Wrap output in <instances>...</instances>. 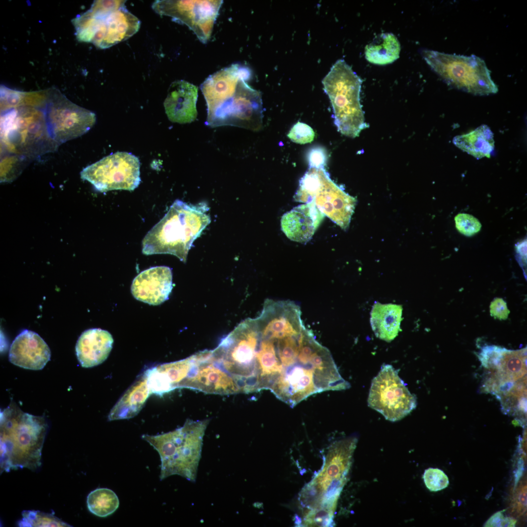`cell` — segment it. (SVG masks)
<instances>
[{
    "mask_svg": "<svg viewBox=\"0 0 527 527\" xmlns=\"http://www.w3.org/2000/svg\"><path fill=\"white\" fill-rule=\"evenodd\" d=\"M192 364V355L183 360L162 364L145 372L151 394L162 395L177 388L187 376Z\"/></svg>",
    "mask_w": 527,
    "mask_h": 527,
    "instance_id": "obj_24",
    "label": "cell"
},
{
    "mask_svg": "<svg viewBox=\"0 0 527 527\" xmlns=\"http://www.w3.org/2000/svg\"><path fill=\"white\" fill-rule=\"evenodd\" d=\"M358 438L351 436L328 448L324 466L299 495L303 523L307 527L331 525L337 501L346 483Z\"/></svg>",
    "mask_w": 527,
    "mask_h": 527,
    "instance_id": "obj_2",
    "label": "cell"
},
{
    "mask_svg": "<svg viewBox=\"0 0 527 527\" xmlns=\"http://www.w3.org/2000/svg\"><path fill=\"white\" fill-rule=\"evenodd\" d=\"M150 394L144 372L113 407L108 414V420L128 419L135 417L142 409Z\"/></svg>",
    "mask_w": 527,
    "mask_h": 527,
    "instance_id": "obj_25",
    "label": "cell"
},
{
    "mask_svg": "<svg viewBox=\"0 0 527 527\" xmlns=\"http://www.w3.org/2000/svg\"><path fill=\"white\" fill-rule=\"evenodd\" d=\"M42 110L53 140L60 146L87 133L96 121L95 114L72 102L55 88L46 90Z\"/></svg>",
    "mask_w": 527,
    "mask_h": 527,
    "instance_id": "obj_14",
    "label": "cell"
},
{
    "mask_svg": "<svg viewBox=\"0 0 527 527\" xmlns=\"http://www.w3.org/2000/svg\"><path fill=\"white\" fill-rule=\"evenodd\" d=\"M26 92L13 90L4 85L0 86V112L23 105Z\"/></svg>",
    "mask_w": 527,
    "mask_h": 527,
    "instance_id": "obj_32",
    "label": "cell"
},
{
    "mask_svg": "<svg viewBox=\"0 0 527 527\" xmlns=\"http://www.w3.org/2000/svg\"><path fill=\"white\" fill-rule=\"evenodd\" d=\"M420 53L431 69L450 86L475 95L497 93L490 71L481 58L428 49H422Z\"/></svg>",
    "mask_w": 527,
    "mask_h": 527,
    "instance_id": "obj_11",
    "label": "cell"
},
{
    "mask_svg": "<svg viewBox=\"0 0 527 527\" xmlns=\"http://www.w3.org/2000/svg\"><path fill=\"white\" fill-rule=\"evenodd\" d=\"M294 199L313 203L323 214L344 229L349 224L356 202L331 180L324 169L315 168H309L301 178Z\"/></svg>",
    "mask_w": 527,
    "mask_h": 527,
    "instance_id": "obj_12",
    "label": "cell"
},
{
    "mask_svg": "<svg viewBox=\"0 0 527 527\" xmlns=\"http://www.w3.org/2000/svg\"><path fill=\"white\" fill-rule=\"evenodd\" d=\"M322 83L331 102L338 131L348 137L358 136L368 126L360 102L361 79L344 60L340 59Z\"/></svg>",
    "mask_w": 527,
    "mask_h": 527,
    "instance_id": "obj_9",
    "label": "cell"
},
{
    "mask_svg": "<svg viewBox=\"0 0 527 527\" xmlns=\"http://www.w3.org/2000/svg\"><path fill=\"white\" fill-rule=\"evenodd\" d=\"M402 305L375 303L370 313V324L377 337L390 342L398 335L402 320Z\"/></svg>",
    "mask_w": 527,
    "mask_h": 527,
    "instance_id": "obj_26",
    "label": "cell"
},
{
    "mask_svg": "<svg viewBox=\"0 0 527 527\" xmlns=\"http://www.w3.org/2000/svg\"><path fill=\"white\" fill-rule=\"evenodd\" d=\"M454 220L457 230L466 236L474 235L481 228L482 225L479 220L468 214H458L455 216Z\"/></svg>",
    "mask_w": 527,
    "mask_h": 527,
    "instance_id": "obj_33",
    "label": "cell"
},
{
    "mask_svg": "<svg viewBox=\"0 0 527 527\" xmlns=\"http://www.w3.org/2000/svg\"><path fill=\"white\" fill-rule=\"evenodd\" d=\"M48 425L44 416L22 411L11 401L0 413V470L38 469Z\"/></svg>",
    "mask_w": 527,
    "mask_h": 527,
    "instance_id": "obj_4",
    "label": "cell"
},
{
    "mask_svg": "<svg viewBox=\"0 0 527 527\" xmlns=\"http://www.w3.org/2000/svg\"><path fill=\"white\" fill-rule=\"evenodd\" d=\"M489 311L491 316L499 320L507 319L510 313L507 303L501 298H495L491 302Z\"/></svg>",
    "mask_w": 527,
    "mask_h": 527,
    "instance_id": "obj_36",
    "label": "cell"
},
{
    "mask_svg": "<svg viewBox=\"0 0 527 527\" xmlns=\"http://www.w3.org/2000/svg\"><path fill=\"white\" fill-rule=\"evenodd\" d=\"M170 268L158 266L146 269L133 280L131 293L137 300L150 305H159L168 298L172 289Z\"/></svg>",
    "mask_w": 527,
    "mask_h": 527,
    "instance_id": "obj_19",
    "label": "cell"
},
{
    "mask_svg": "<svg viewBox=\"0 0 527 527\" xmlns=\"http://www.w3.org/2000/svg\"><path fill=\"white\" fill-rule=\"evenodd\" d=\"M258 339L255 319L247 318L213 350L216 361L234 378L242 393L258 392L256 362Z\"/></svg>",
    "mask_w": 527,
    "mask_h": 527,
    "instance_id": "obj_10",
    "label": "cell"
},
{
    "mask_svg": "<svg viewBox=\"0 0 527 527\" xmlns=\"http://www.w3.org/2000/svg\"><path fill=\"white\" fill-rule=\"evenodd\" d=\"M209 422V419L195 421L187 419L182 426L173 431L142 436L160 455L161 481L178 475L190 481H195L203 437Z\"/></svg>",
    "mask_w": 527,
    "mask_h": 527,
    "instance_id": "obj_6",
    "label": "cell"
},
{
    "mask_svg": "<svg viewBox=\"0 0 527 527\" xmlns=\"http://www.w3.org/2000/svg\"><path fill=\"white\" fill-rule=\"evenodd\" d=\"M22 518L18 522L20 527H71L53 514L39 510H23Z\"/></svg>",
    "mask_w": 527,
    "mask_h": 527,
    "instance_id": "obj_30",
    "label": "cell"
},
{
    "mask_svg": "<svg viewBox=\"0 0 527 527\" xmlns=\"http://www.w3.org/2000/svg\"><path fill=\"white\" fill-rule=\"evenodd\" d=\"M505 509L493 514L486 522L484 527H515L516 520L513 518L505 517L504 512Z\"/></svg>",
    "mask_w": 527,
    "mask_h": 527,
    "instance_id": "obj_37",
    "label": "cell"
},
{
    "mask_svg": "<svg viewBox=\"0 0 527 527\" xmlns=\"http://www.w3.org/2000/svg\"><path fill=\"white\" fill-rule=\"evenodd\" d=\"M123 0H96L90 8L73 20L81 41L105 49L137 33L141 21L126 8Z\"/></svg>",
    "mask_w": 527,
    "mask_h": 527,
    "instance_id": "obj_8",
    "label": "cell"
},
{
    "mask_svg": "<svg viewBox=\"0 0 527 527\" xmlns=\"http://www.w3.org/2000/svg\"><path fill=\"white\" fill-rule=\"evenodd\" d=\"M400 51L401 45L397 37L392 33H385L377 36L365 47V54L368 62L384 65L397 60Z\"/></svg>",
    "mask_w": 527,
    "mask_h": 527,
    "instance_id": "obj_28",
    "label": "cell"
},
{
    "mask_svg": "<svg viewBox=\"0 0 527 527\" xmlns=\"http://www.w3.org/2000/svg\"><path fill=\"white\" fill-rule=\"evenodd\" d=\"M113 339L107 331L90 328L83 331L78 338L75 350L82 367L89 368L103 363L112 348Z\"/></svg>",
    "mask_w": 527,
    "mask_h": 527,
    "instance_id": "obj_23",
    "label": "cell"
},
{
    "mask_svg": "<svg viewBox=\"0 0 527 527\" xmlns=\"http://www.w3.org/2000/svg\"><path fill=\"white\" fill-rule=\"evenodd\" d=\"M198 87L184 80L173 82L163 105L168 119L179 123H190L197 116Z\"/></svg>",
    "mask_w": 527,
    "mask_h": 527,
    "instance_id": "obj_21",
    "label": "cell"
},
{
    "mask_svg": "<svg viewBox=\"0 0 527 527\" xmlns=\"http://www.w3.org/2000/svg\"><path fill=\"white\" fill-rule=\"evenodd\" d=\"M486 370L482 391L496 397L506 395L526 382L527 348L512 350L496 345L483 346L478 354Z\"/></svg>",
    "mask_w": 527,
    "mask_h": 527,
    "instance_id": "obj_13",
    "label": "cell"
},
{
    "mask_svg": "<svg viewBox=\"0 0 527 527\" xmlns=\"http://www.w3.org/2000/svg\"><path fill=\"white\" fill-rule=\"evenodd\" d=\"M324 215L312 202L300 205L283 216L282 229L291 240L304 243L311 239Z\"/></svg>",
    "mask_w": 527,
    "mask_h": 527,
    "instance_id": "obj_22",
    "label": "cell"
},
{
    "mask_svg": "<svg viewBox=\"0 0 527 527\" xmlns=\"http://www.w3.org/2000/svg\"><path fill=\"white\" fill-rule=\"evenodd\" d=\"M255 322L258 331V391L269 390L281 400L293 359L295 315L290 308L284 307Z\"/></svg>",
    "mask_w": 527,
    "mask_h": 527,
    "instance_id": "obj_3",
    "label": "cell"
},
{
    "mask_svg": "<svg viewBox=\"0 0 527 527\" xmlns=\"http://www.w3.org/2000/svg\"><path fill=\"white\" fill-rule=\"evenodd\" d=\"M86 503L91 513L101 518L112 514L120 505L116 494L107 488H99L92 491L87 497Z\"/></svg>",
    "mask_w": 527,
    "mask_h": 527,
    "instance_id": "obj_29",
    "label": "cell"
},
{
    "mask_svg": "<svg viewBox=\"0 0 527 527\" xmlns=\"http://www.w3.org/2000/svg\"><path fill=\"white\" fill-rule=\"evenodd\" d=\"M245 67L234 64L209 76L201 89L206 102V124L212 127L232 125L254 131L263 126L261 94L246 83Z\"/></svg>",
    "mask_w": 527,
    "mask_h": 527,
    "instance_id": "obj_1",
    "label": "cell"
},
{
    "mask_svg": "<svg viewBox=\"0 0 527 527\" xmlns=\"http://www.w3.org/2000/svg\"><path fill=\"white\" fill-rule=\"evenodd\" d=\"M80 175L81 179L91 183L101 192L133 191L141 181L140 162L131 153L117 152L84 168Z\"/></svg>",
    "mask_w": 527,
    "mask_h": 527,
    "instance_id": "obj_16",
    "label": "cell"
},
{
    "mask_svg": "<svg viewBox=\"0 0 527 527\" xmlns=\"http://www.w3.org/2000/svg\"><path fill=\"white\" fill-rule=\"evenodd\" d=\"M423 477L426 487L430 491L442 490L449 485L447 476L439 468H429L425 470Z\"/></svg>",
    "mask_w": 527,
    "mask_h": 527,
    "instance_id": "obj_31",
    "label": "cell"
},
{
    "mask_svg": "<svg viewBox=\"0 0 527 527\" xmlns=\"http://www.w3.org/2000/svg\"><path fill=\"white\" fill-rule=\"evenodd\" d=\"M327 153L325 149L316 146L309 149L306 154V160L309 168H324L327 161Z\"/></svg>",
    "mask_w": 527,
    "mask_h": 527,
    "instance_id": "obj_35",
    "label": "cell"
},
{
    "mask_svg": "<svg viewBox=\"0 0 527 527\" xmlns=\"http://www.w3.org/2000/svg\"><path fill=\"white\" fill-rule=\"evenodd\" d=\"M208 209L176 200L143 238L142 253L172 254L185 263L193 242L210 223Z\"/></svg>",
    "mask_w": 527,
    "mask_h": 527,
    "instance_id": "obj_5",
    "label": "cell"
},
{
    "mask_svg": "<svg viewBox=\"0 0 527 527\" xmlns=\"http://www.w3.org/2000/svg\"><path fill=\"white\" fill-rule=\"evenodd\" d=\"M223 0H156L152 9L187 25L203 43L210 38Z\"/></svg>",
    "mask_w": 527,
    "mask_h": 527,
    "instance_id": "obj_17",
    "label": "cell"
},
{
    "mask_svg": "<svg viewBox=\"0 0 527 527\" xmlns=\"http://www.w3.org/2000/svg\"><path fill=\"white\" fill-rule=\"evenodd\" d=\"M50 357V349L43 339L37 333L27 329L15 338L9 352L11 363L35 370L42 369Z\"/></svg>",
    "mask_w": 527,
    "mask_h": 527,
    "instance_id": "obj_20",
    "label": "cell"
},
{
    "mask_svg": "<svg viewBox=\"0 0 527 527\" xmlns=\"http://www.w3.org/2000/svg\"><path fill=\"white\" fill-rule=\"evenodd\" d=\"M367 403L386 420H401L415 409L416 396L411 394L392 365L384 364L372 379Z\"/></svg>",
    "mask_w": 527,
    "mask_h": 527,
    "instance_id": "obj_15",
    "label": "cell"
},
{
    "mask_svg": "<svg viewBox=\"0 0 527 527\" xmlns=\"http://www.w3.org/2000/svg\"><path fill=\"white\" fill-rule=\"evenodd\" d=\"M0 113V142L8 152L35 159L59 146L52 139L40 107L24 104Z\"/></svg>",
    "mask_w": 527,
    "mask_h": 527,
    "instance_id": "obj_7",
    "label": "cell"
},
{
    "mask_svg": "<svg viewBox=\"0 0 527 527\" xmlns=\"http://www.w3.org/2000/svg\"><path fill=\"white\" fill-rule=\"evenodd\" d=\"M453 144L477 159L489 158L494 148L493 134L486 125H481L468 133L455 136Z\"/></svg>",
    "mask_w": 527,
    "mask_h": 527,
    "instance_id": "obj_27",
    "label": "cell"
},
{
    "mask_svg": "<svg viewBox=\"0 0 527 527\" xmlns=\"http://www.w3.org/2000/svg\"><path fill=\"white\" fill-rule=\"evenodd\" d=\"M315 134L312 128L306 123L298 122L291 128L287 137L293 142L306 144L312 142Z\"/></svg>",
    "mask_w": 527,
    "mask_h": 527,
    "instance_id": "obj_34",
    "label": "cell"
},
{
    "mask_svg": "<svg viewBox=\"0 0 527 527\" xmlns=\"http://www.w3.org/2000/svg\"><path fill=\"white\" fill-rule=\"evenodd\" d=\"M192 356L191 368L178 388L220 395L242 393L234 378L216 361L213 350L200 351Z\"/></svg>",
    "mask_w": 527,
    "mask_h": 527,
    "instance_id": "obj_18",
    "label": "cell"
}]
</instances>
